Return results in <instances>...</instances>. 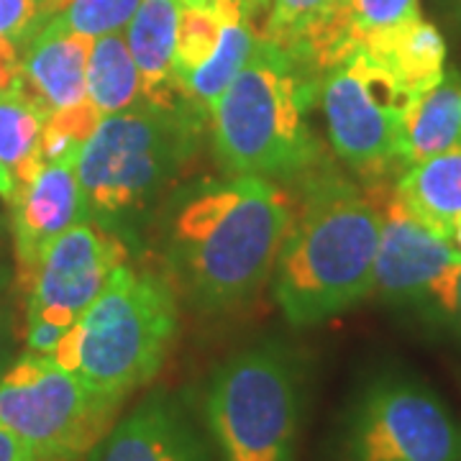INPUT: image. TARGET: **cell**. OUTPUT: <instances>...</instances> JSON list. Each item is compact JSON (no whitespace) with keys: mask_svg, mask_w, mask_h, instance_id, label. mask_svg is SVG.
I'll use <instances>...</instances> for the list:
<instances>
[{"mask_svg":"<svg viewBox=\"0 0 461 461\" xmlns=\"http://www.w3.org/2000/svg\"><path fill=\"white\" fill-rule=\"evenodd\" d=\"M295 215L269 177L229 175L182 193L167 218L165 254L182 293L203 311L239 308L275 272Z\"/></svg>","mask_w":461,"mask_h":461,"instance_id":"cell-1","label":"cell"},{"mask_svg":"<svg viewBox=\"0 0 461 461\" xmlns=\"http://www.w3.org/2000/svg\"><path fill=\"white\" fill-rule=\"evenodd\" d=\"M384 198L346 177L305 187L275 264V300L293 326H318L375 293Z\"/></svg>","mask_w":461,"mask_h":461,"instance_id":"cell-2","label":"cell"},{"mask_svg":"<svg viewBox=\"0 0 461 461\" xmlns=\"http://www.w3.org/2000/svg\"><path fill=\"white\" fill-rule=\"evenodd\" d=\"M318 80L295 54L257 33L241 72L211 108L215 154L230 175L290 177L313 165Z\"/></svg>","mask_w":461,"mask_h":461,"instance_id":"cell-3","label":"cell"},{"mask_svg":"<svg viewBox=\"0 0 461 461\" xmlns=\"http://www.w3.org/2000/svg\"><path fill=\"white\" fill-rule=\"evenodd\" d=\"M177 329L180 313L169 280L126 262L67 330L51 359L93 393L123 405L162 372Z\"/></svg>","mask_w":461,"mask_h":461,"instance_id":"cell-4","label":"cell"},{"mask_svg":"<svg viewBox=\"0 0 461 461\" xmlns=\"http://www.w3.org/2000/svg\"><path fill=\"white\" fill-rule=\"evenodd\" d=\"M200 115L193 105L159 108L144 100L100 118L77 159L85 215L113 230L144 211L195 154Z\"/></svg>","mask_w":461,"mask_h":461,"instance_id":"cell-5","label":"cell"},{"mask_svg":"<svg viewBox=\"0 0 461 461\" xmlns=\"http://www.w3.org/2000/svg\"><path fill=\"white\" fill-rule=\"evenodd\" d=\"M303 372L280 344H257L215 366L203 402L215 461H297Z\"/></svg>","mask_w":461,"mask_h":461,"instance_id":"cell-6","label":"cell"},{"mask_svg":"<svg viewBox=\"0 0 461 461\" xmlns=\"http://www.w3.org/2000/svg\"><path fill=\"white\" fill-rule=\"evenodd\" d=\"M330 461H461V429L423 379L379 372L348 400Z\"/></svg>","mask_w":461,"mask_h":461,"instance_id":"cell-7","label":"cell"},{"mask_svg":"<svg viewBox=\"0 0 461 461\" xmlns=\"http://www.w3.org/2000/svg\"><path fill=\"white\" fill-rule=\"evenodd\" d=\"M118 411L44 354L23 351L0 375V423L39 461H85Z\"/></svg>","mask_w":461,"mask_h":461,"instance_id":"cell-8","label":"cell"},{"mask_svg":"<svg viewBox=\"0 0 461 461\" xmlns=\"http://www.w3.org/2000/svg\"><path fill=\"white\" fill-rule=\"evenodd\" d=\"M330 147L351 169L382 180L400 167L405 115L412 98L372 54L354 50L318 80Z\"/></svg>","mask_w":461,"mask_h":461,"instance_id":"cell-9","label":"cell"},{"mask_svg":"<svg viewBox=\"0 0 461 461\" xmlns=\"http://www.w3.org/2000/svg\"><path fill=\"white\" fill-rule=\"evenodd\" d=\"M129 249L113 230L83 218L51 244L39 264L21 277L26 321H44L69 330L93 305Z\"/></svg>","mask_w":461,"mask_h":461,"instance_id":"cell-10","label":"cell"},{"mask_svg":"<svg viewBox=\"0 0 461 461\" xmlns=\"http://www.w3.org/2000/svg\"><path fill=\"white\" fill-rule=\"evenodd\" d=\"M461 254L438 230L412 215L395 193L384 195V221L375 262V293L402 305H433L446 275Z\"/></svg>","mask_w":461,"mask_h":461,"instance_id":"cell-11","label":"cell"},{"mask_svg":"<svg viewBox=\"0 0 461 461\" xmlns=\"http://www.w3.org/2000/svg\"><path fill=\"white\" fill-rule=\"evenodd\" d=\"M85 461H215L193 415L169 393H151L118 418Z\"/></svg>","mask_w":461,"mask_h":461,"instance_id":"cell-12","label":"cell"},{"mask_svg":"<svg viewBox=\"0 0 461 461\" xmlns=\"http://www.w3.org/2000/svg\"><path fill=\"white\" fill-rule=\"evenodd\" d=\"M14 208V247L18 280L26 277L44 251L69 226L87 218L77 180V159L44 162L23 187H18Z\"/></svg>","mask_w":461,"mask_h":461,"instance_id":"cell-13","label":"cell"},{"mask_svg":"<svg viewBox=\"0 0 461 461\" xmlns=\"http://www.w3.org/2000/svg\"><path fill=\"white\" fill-rule=\"evenodd\" d=\"M90 36L47 21L21 54V87L47 115L77 108L87 100Z\"/></svg>","mask_w":461,"mask_h":461,"instance_id":"cell-14","label":"cell"},{"mask_svg":"<svg viewBox=\"0 0 461 461\" xmlns=\"http://www.w3.org/2000/svg\"><path fill=\"white\" fill-rule=\"evenodd\" d=\"M420 16L418 0H333L326 16L308 32L297 59L323 75L366 39Z\"/></svg>","mask_w":461,"mask_h":461,"instance_id":"cell-15","label":"cell"},{"mask_svg":"<svg viewBox=\"0 0 461 461\" xmlns=\"http://www.w3.org/2000/svg\"><path fill=\"white\" fill-rule=\"evenodd\" d=\"M177 21L180 0H141L139 11L123 29L129 51L141 75V95L159 108L193 105L185 98L175 72Z\"/></svg>","mask_w":461,"mask_h":461,"instance_id":"cell-16","label":"cell"},{"mask_svg":"<svg viewBox=\"0 0 461 461\" xmlns=\"http://www.w3.org/2000/svg\"><path fill=\"white\" fill-rule=\"evenodd\" d=\"M359 50L390 69L412 100L441 83L446 75L444 36L423 16L366 39Z\"/></svg>","mask_w":461,"mask_h":461,"instance_id":"cell-17","label":"cell"},{"mask_svg":"<svg viewBox=\"0 0 461 461\" xmlns=\"http://www.w3.org/2000/svg\"><path fill=\"white\" fill-rule=\"evenodd\" d=\"M213 8L223 21L215 51L205 65L190 72L180 83L185 98L190 100L200 113L205 111L211 113L215 100L223 95L230 80L241 72L257 41V33L249 21V11H251L249 0H213Z\"/></svg>","mask_w":461,"mask_h":461,"instance_id":"cell-18","label":"cell"},{"mask_svg":"<svg viewBox=\"0 0 461 461\" xmlns=\"http://www.w3.org/2000/svg\"><path fill=\"white\" fill-rule=\"evenodd\" d=\"M461 147V75L446 69L444 80L412 100L400 147V169Z\"/></svg>","mask_w":461,"mask_h":461,"instance_id":"cell-19","label":"cell"},{"mask_svg":"<svg viewBox=\"0 0 461 461\" xmlns=\"http://www.w3.org/2000/svg\"><path fill=\"white\" fill-rule=\"evenodd\" d=\"M393 193L412 215L446 239L448 223L461 215V147L402 167Z\"/></svg>","mask_w":461,"mask_h":461,"instance_id":"cell-20","label":"cell"},{"mask_svg":"<svg viewBox=\"0 0 461 461\" xmlns=\"http://www.w3.org/2000/svg\"><path fill=\"white\" fill-rule=\"evenodd\" d=\"M47 118L21 87V80L0 93V165L16 182V193L44 167L41 133Z\"/></svg>","mask_w":461,"mask_h":461,"instance_id":"cell-21","label":"cell"},{"mask_svg":"<svg viewBox=\"0 0 461 461\" xmlns=\"http://www.w3.org/2000/svg\"><path fill=\"white\" fill-rule=\"evenodd\" d=\"M87 100L103 118L123 113L144 100L141 75L123 32L105 33L93 41L87 57Z\"/></svg>","mask_w":461,"mask_h":461,"instance_id":"cell-22","label":"cell"},{"mask_svg":"<svg viewBox=\"0 0 461 461\" xmlns=\"http://www.w3.org/2000/svg\"><path fill=\"white\" fill-rule=\"evenodd\" d=\"M221 26L223 21L213 5H180L175 41V72L180 83L211 59L221 39Z\"/></svg>","mask_w":461,"mask_h":461,"instance_id":"cell-23","label":"cell"},{"mask_svg":"<svg viewBox=\"0 0 461 461\" xmlns=\"http://www.w3.org/2000/svg\"><path fill=\"white\" fill-rule=\"evenodd\" d=\"M139 5L141 0H62L51 21L69 32L98 39L105 33L123 32Z\"/></svg>","mask_w":461,"mask_h":461,"instance_id":"cell-24","label":"cell"},{"mask_svg":"<svg viewBox=\"0 0 461 461\" xmlns=\"http://www.w3.org/2000/svg\"><path fill=\"white\" fill-rule=\"evenodd\" d=\"M330 3L333 0H272L259 36L297 57L308 32L326 16Z\"/></svg>","mask_w":461,"mask_h":461,"instance_id":"cell-25","label":"cell"},{"mask_svg":"<svg viewBox=\"0 0 461 461\" xmlns=\"http://www.w3.org/2000/svg\"><path fill=\"white\" fill-rule=\"evenodd\" d=\"M59 5L62 0H0V36L26 44Z\"/></svg>","mask_w":461,"mask_h":461,"instance_id":"cell-26","label":"cell"},{"mask_svg":"<svg viewBox=\"0 0 461 461\" xmlns=\"http://www.w3.org/2000/svg\"><path fill=\"white\" fill-rule=\"evenodd\" d=\"M433 308L456 329H461V264H456L441 280L433 297Z\"/></svg>","mask_w":461,"mask_h":461,"instance_id":"cell-27","label":"cell"},{"mask_svg":"<svg viewBox=\"0 0 461 461\" xmlns=\"http://www.w3.org/2000/svg\"><path fill=\"white\" fill-rule=\"evenodd\" d=\"M21 80V44L0 36V93L11 90Z\"/></svg>","mask_w":461,"mask_h":461,"instance_id":"cell-28","label":"cell"},{"mask_svg":"<svg viewBox=\"0 0 461 461\" xmlns=\"http://www.w3.org/2000/svg\"><path fill=\"white\" fill-rule=\"evenodd\" d=\"M14 346H16V321L14 313L0 303V375L14 362Z\"/></svg>","mask_w":461,"mask_h":461,"instance_id":"cell-29","label":"cell"},{"mask_svg":"<svg viewBox=\"0 0 461 461\" xmlns=\"http://www.w3.org/2000/svg\"><path fill=\"white\" fill-rule=\"evenodd\" d=\"M0 461H39L32 446L0 423Z\"/></svg>","mask_w":461,"mask_h":461,"instance_id":"cell-30","label":"cell"},{"mask_svg":"<svg viewBox=\"0 0 461 461\" xmlns=\"http://www.w3.org/2000/svg\"><path fill=\"white\" fill-rule=\"evenodd\" d=\"M0 200H5L8 205L16 200V182L3 169V165H0Z\"/></svg>","mask_w":461,"mask_h":461,"instance_id":"cell-31","label":"cell"},{"mask_svg":"<svg viewBox=\"0 0 461 461\" xmlns=\"http://www.w3.org/2000/svg\"><path fill=\"white\" fill-rule=\"evenodd\" d=\"M446 239H448V244L461 254V215H456V218L448 223V229H446Z\"/></svg>","mask_w":461,"mask_h":461,"instance_id":"cell-32","label":"cell"},{"mask_svg":"<svg viewBox=\"0 0 461 461\" xmlns=\"http://www.w3.org/2000/svg\"><path fill=\"white\" fill-rule=\"evenodd\" d=\"M180 5H213V0H180Z\"/></svg>","mask_w":461,"mask_h":461,"instance_id":"cell-33","label":"cell"},{"mask_svg":"<svg viewBox=\"0 0 461 461\" xmlns=\"http://www.w3.org/2000/svg\"><path fill=\"white\" fill-rule=\"evenodd\" d=\"M249 3H251V5H267L269 0H249Z\"/></svg>","mask_w":461,"mask_h":461,"instance_id":"cell-34","label":"cell"},{"mask_svg":"<svg viewBox=\"0 0 461 461\" xmlns=\"http://www.w3.org/2000/svg\"><path fill=\"white\" fill-rule=\"evenodd\" d=\"M5 285V272H3V267H0V287Z\"/></svg>","mask_w":461,"mask_h":461,"instance_id":"cell-35","label":"cell"},{"mask_svg":"<svg viewBox=\"0 0 461 461\" xmlns=\"http://www.w3.org/2000/svg\"><path fill=\"white\" fill-rule=\"evenodd\" d=\"M456 3H459V8H461V0H456Z\"/></svg>","mask_w":461,"mask_h":461,"instance_id":"cell-36","label":"cell"}]
</instances>
